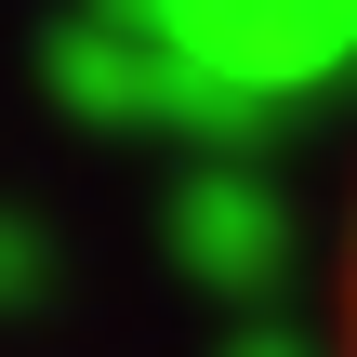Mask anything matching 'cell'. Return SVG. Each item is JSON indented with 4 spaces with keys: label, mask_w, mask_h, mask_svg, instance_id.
<instances>
[{
    "label": "cell",
    "mask_w": 357,
    "mask_h": 357,
    "mask_svg": "<svg viewBox=\"0 0 357 357\" xmlns=\"http://www.w3.org/2000/svg\"><path fill=\"white\" fill-rule=\"evenodd\" d=\"M331 357H357V212H344V265H331Z\"/></svg>",
    "instance_id": "cell-1"
}]
</instances>
